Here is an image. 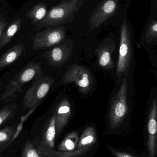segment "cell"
I'll return each instance as SVG.
<instances>
[{"label": "cell", "instance_id": "6da1fadb", "mask_svg": "<svg viewBox=\"0 0 157 157\" xmlns=\"http://www.w3.org/2000/svg\"><path fill=\"white\" fill-rule=\"evenodd\" d=\"M84 0H62L61 2L52 7L44 19L36 25L35 30L61 25L72 22L75 14L84 4Z\"/></svg>", "mask_w": 157, "mask_h": 157}, {"label": "cell", "instance_id": "7a4b0ae2", "mask_svg": "<svg viewBox=\"0 0 157 157\" xmlns=\"http://www.w3.org/2000/svg\"><path fill=\"white\" fill-rule=\"evenodd\" d=\"M41 64L32 61L20 72L9 81L5 87V90L1 95L0 100L8 101L16 97L22 92V87L25 84L43 74Z\"/></svg>", "mask_w": 157, "mask_h": 157}, {"label": "cell", "instance_id": "3957f363", "mask_svg": "<svg viewBox=\"0 0 157 157\" xmlns=\"http://www.w3.org/2000/svg\"><path fill=\"white\" fill-rule=\"evenodd\" d=\"M53 82L54 80L49 75H41L34 78L31 87L24 96V109H31L40 104L49 93Z\"/></svg>", "mask_w": 157, "mask_h": 157}, {"label": "cell", "instance_id": "277c9868", "mask_svg": "<svg viewBox=\"0 0 157 157\" xmlns=\"http://www.w3.org/2000/svg\"><path fill=\"white\" fill-rule=\"evenodd\" d=\"M127 87V79L123 78L119 90L112 101L109 119L110 126L112 129H115L120 124L128 113Z\"/></svg>", "mask_w": 157, "mask_h": 157}, {"label": "cell", "instance_id": "5b68a950", "mask_svg": "<svg viewBox=\"0 0 157 157\" xmlns=\"http://www.w3.org/2000/svg\"><path fill=\"white\" fill-rule=\"evenodd\" d=\"M65 29L63 26L47 29L30 37L33 51L47 49L56 46L65 39Z\"/></svg>", "mask_w": 157, "mask_h": 157}, {"label": "cell", "instance_id": "8992f818", "mask_svg": "<svg viewBox=\"0 0 157 157\" xmlns=\"http://www.w3.org/2000/svg\"><path fill=\"white\" fill-rule=\"evenodd\" d=\"M132 56V46L129 27L124 21L121 28V38L116 75L119 78L129 71Z\"/></svg>", "mask_w": 157, "mask_h": 157}, {"label": "cell", "instance_id": "52a82bcc", "mask_svg": "<svg viewBox=\"0 0 157 157\" xmlns=\"http://www.w3.org/2000/svg\"><path fill=\"white\" fill-rule=\"evenodd\" d=\"M61 83L66 84L75 83L83 94L92 88L93 78L91 73L85 67L78 65H72L66 71Z\"/></svg>", "mask_w": 157, "mask_h": 157}, {"label": "cell", "instance_id": "ba28073f", "mask_svg": "<svg viewBox=\"0 0 157 157\" xmlns=\"http://www.w3.org/2000/svg\"><path fill=\"white\" fill-rule=\"evenodd\" d=\"M119 0H102L91 13L88 21V31L100 27L111 17L117 10Z\"/></svg>", "mask_w": 157, "mask_h": 157}, {"label": "cell", "instance_id": "9c48e42d", "mask_svg": "<svg viewBox=\"0 0 157 157\" xmlns=\"http://www.w3.org/2000/svg\"><path fill=\"white\" fill-rule=\"evenodd\" d=\"M73 51V41L71 40H67L42 53L41 57L47 60L50 66L60 69L69 60Z\"/></svg>", "mask_w": 157, "mask_h": 157}, {"label": "cell", "instance_id": "30bf717a", "mask_svg": "<svg viewBox=\"0 0 157 157\" xmlns=\"http://www.w3.org/2000/svg\"><path fill=\"white\" fill-rule=\"evenodd\" d=\"M157 100L155 98L152 101L149 110L147 124L148 139L147 144L149 157H155L157 153Z\"/></svg>", "mask_w": 157, "mask_h": 157}, {"label": "cell", "instance_id": "8fae6325", "mask_svg": "<svg viewBox=\"0 0 157 157\" xmlns=\"http://www.w3.org/2000/svg\"><path fill=\"white\" fill-rule=\"evenodd\" d=\"M115 49V44L112 39H106L96 50L99 64L103 68L110 70L114 67L112 54Z\"/></svg>", "mask_w": 157, "mask_h": 157}, {"label": "cell", "instance_id": "7c38bea8", "mask_svg": "<svg viewBox=\"0 0 157 157\" xmlns=\"http://www.w3.org/2000/svg\"><path fill=\"white\" fill-rule=\"evenodd\" d=\"M56 133L59 135L67 124L72 113V107L69 101L64 98L55 108Z\"/></svg>", "mask_w": 157, "mask_h": 157}, {"label": "cell", "instance_id": "4fadbf2b", "mask_svg": "<svg viewBox=\"0 0 157 157\" xmlns=\"http://www.w3.org/2000/svg\"><path fill=\"white\" fill-rule=\"evenodd\" d=\"M25 49L23 43L14 45L5 52L0 58V70L12 64L18 59Z\"/></svg>", "mask_w": 157, "mask_h": 157}, {"label": "cell", "instance_id": "5bb4252c", "mask_svg": "<svg viewBox=\"0 0 157 157\" xmlns=\"http://www.w3.org/2000/svg\"><path fill=\"white\" fill-rule=\"evenodd\" d=\"M56 117L53 114L46 124L41 144L49 149L54 150V142L56 134Z\"/></svg>", "mask_w": 157, "mask_h": 157}, {"label": "cell", "instance_id": "9a60e30c", "mask_svg": "<svg viewBox=\"0 0 157 157\" xmlns=\"http://www.w3.org/2000/svg\"><path fill=\"white\" fill-rule=\"evenodd\" d=\"M37 147L45 157H80L89 150V148H84L70 152H59L49 149L41 143Z\"/></svg>", "mask_w": 157, "mask_h": 157}, {"label": "cell", "instance_id": "2e32d148", "mask_svg": "<svg viewBox=\"0 0 157 157\" xmlns=\"http://www.w3.org/2000/svg\"><path fill=\"white\" fill-rule=\"evenodd\" d=\"M22 19L17 18L12 21L0 38V49L6 46L14 38L21 28Z\"/></svg>", "mask_w": 157, "mask_h": 157}, {"label": "cell", "instance_id": "e0dca14e", "mask_svg": "<svg viewBox=\"0 0 157 157\" xmlns=\"http://www.w3.org/2000/svg\"><path fill=\"white\" fill-rule=\"evenodd\" d=\"M47 6L45 4L39 2L26 13V16L31 20L33 25L41 22L47 14Z\"/></svg>", "mask_w": 157, "mask_h": 157}, {"label": "cell", "instance_id": "ac0fdd59", "mask_svg": "<svg viewBox=\"0 0 157 157\" xmlns=\"http://www.w3.org/2000/svg\"><path fill=\"white\" fill-rule=\"evenodd\" d=\"M96 130L91 126H88L83 132L77 144V149L89 148L96 142Z\"/></svg>", "mask_w": 157, "mask_h": 157}, {"label": "cell", "instance_id": "d6986e66", "mask_svg": "<svg viewBox=\"0 0 157 157\" xmlns=\"http://www.w3.org/2000/svg\"><path fill=\"white\" fill-rule=\"evenodd\" d=\"M79 140L78 134L77 132H73L69 134L58 147V151L62 152L74 151L77 147Z\"/></svg>", "mask_w": 157, "mask_h": 157}, {"label": "cell", "instance_id": "ffe728a7", "mask_svg": "<svg viewBox=\"0 0 157 157\" xmlns=\"http://www.w3.org/2000/svg\"><path fill=\"white\" fill-rule=\"evenodd\" d=\"M16 130V125H13L0 130V151L6 148L12 143Z\"/></svg>", "mask_w": 157, "mask_h": 157}, {"label": "cell", "instance_id": "44dd1931", "mask_svg": "<svg viewBox=\"0 0 157 157\" xmlns=\"http://www.w3.org/2000/svg\"><path fill=\"white\" fill-rule=\"evenodd\" d=\"M17 108L16 103L14 102L6 105L0 110V126L14 116Z\"/></svg>", "mask_w": 157, "mask_h": 157}, {"label": "cell", "instance_id": "7402d4cb", "mask_svg": "<svg viewBox=\"0 0 157 157\" xmlns=\"http://www.w3.org/2000/svg\"><path fill=\"white\" fill-rule=\"evenodd\" d=\"M21 157H45L30 141L26 143Z\"/></svg>", "mask_w": 157, "mask_h": 157}, {"label": "cell", "instance_id": "603a6c76", "mask_svg": "<svg viewBox=\"0 0 157 157\" xmlns=\"http://www.w3.org/2000/svg\"><path fill=\"white\" fill-rule=\"evenodd\" d=\"M157 37V22L156 20H153L148 25L146 31L145 38L147 41L152 42Z\"/></svg>", "mask_w": 157, "mask_h": 157}, {"label": "cell", "instance_id": "cb8c5ba5", "mask_svg": "<svg viewBox=\"0 0 157 157\" xmlns=\"http://www.w3.org/2000/svg\"><path fill=\"white\" fill-rule=\"evenodd\" d=\"M6 19L3 14L0 15V38L3 33L6 26Z\"/></svg>", "mask_w": 157, "mask_h": 157}, {"label": "cell", "instance_id": "d4e9b609", "mask_svg": "<svg viewBox=\"0 0 157 157\" xmlns=\"http://www.w3.org/2000/svg\"><path fill=\"white\" fill-rule=\"evenodd\" d=\"M109 150L112 153V155H114L116 157H134L127 153L116 151L114 149H112L110 147L109 148Z\"/></svg>", "mask_w": 157, "mask_h": 157}, {"label": "cell", "instance_id": "484cf974", "mask_svg": "<svg viewBox=\"0 0 157 157\" xmlns=\"http://www.w3.org/2000/svg\"><path fill=\"white\" fill-rule=\"evenodd\" d=\"M1 86H2V82L0 81V90H1Z\"/></svg>", "mask_w": 157, "mask_h": 157}, {"label": "cell", "instance_id": "4316f807", "mask_svg": "<svg viewBox=\"0 0 157 157\" xmlns=\"http://www.w3.org/2000/svg\"><path fill=\"white\" fill-rule=\"evenodd\" d=\"M0 157H2V156H0Z\"/></svg>", "mask_w": 157, "mask_h": 157}]
</instances>
